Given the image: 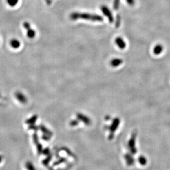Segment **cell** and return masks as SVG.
<instances>
[{
	"mask_svg": "<svg viewBox=\"0 0 170 170\" xmlns=\"http://www.w3.org/2000/svg\"><path fill=\"white\" fill-rule=\"evenodd\" d=\"M70 19L72 20H76L77 19H81L90 20L91 22H101L103 20V18L100 15L88 13H80L78 12H74L71 13Z\"/></svg>",
	"mask_w": 170,
	"mask_h": 170,
	"instance_id": "1",
	"label": "cell"
},
{
	"mask_svg": "<svg viewBox=\"0 0 170 170\" xmlns=\"http://www.w3.org/2000/svg\"><path fill=\"white\" fill-rule=\"evenodd\" d=\"M100 10L102 12V13L106 16V17L108 18L109 22L111 23H113L114 18L113 16L112 13L111 11V10L109 9V8L105 5H102L100 7Z\"/></svg>",
	"mask_w": 170,
	"mask_h": 170,
	"instance_id": "2",
	"label": "cell"
},
{
	"mask_svg": "<svg viewBox=\"0 0 170 170\" xmlns=\"http://www.w3.org/2000/svg\"><path fill=\"white\" fill-rule=\"evenodd\" d=\"M23 26L25 29L26 30L27 36L30 39L34 38L36 35V32L34 30L31 28L30 23L28 22H24Z\"/></svg>",
	"mask_w": 170,
	"mask_h": 170,
	"instance_id": "3",
	"label": "cell"
},
{
	"mask_svg": "<svg viewBox=\"0 0 170 170\" xmlns=\"http://www.w3.org/2000/svg\"><path fill=\"white\" fill-rule=\"evenodd\" d=\"M115 44L120 50H124L126 47V42L120 36H118L115 39Z\"/></svg>",
	"mask_w": 170,
	"mask_h": 170,
	"instance_id": "4",
	"label": "cell"
},
{
	"mask_svg": "<svg viewBox=\"0 0 170 170\" xmlns=\"http://www.w3.org/2000/svg\"><path fill=\"white\" fill-rule=\"evenodd\" d=\"M163 50H164L163 46L161 44H158L153 47V53L156 55H158L162 53Z\"/></svg>",
	"mask_w": 170,
	"mask_h": 170,
	"instance_id": "5",
	"label": "cell"
},
{
	"mask_svg": "<svg viewBox=\"0 0 170 170\" xmlns=\"http://www.w3.org/2000/svg\"><path fill=\"white\" fill-rule=\"evenodd\" d=\"M123 63V59L119 58H115V59H112L111 62L110 64L112 67H117L118 66L121 65Z\"/></svg>",
	"mask_w": 170,
	"mask_h": 170,
	"instance_id": "6",
	"label": "cell"
},
{
	"mask_svg": "<svg viewBox=\"0 0 170 170\" xmlns=\"http://www.w3.org/2000/svg\"><path fill=\"white\" fill-rule=\"evenodd\" d=\"M10 45L14 49H17L21 46V42L17 39H13L10 41Z\"/></svg>",
	"mask_w": 170,
	"mask_h": 170,
	"instance_id": "7",
	"label": "cell"
},
{
	"mask_svg": "<svg viewBox=\"0 0 170 170\" xmlns=\"http://www.w3.org/2000/svg\"><path fill=\"white\" fill-rule=\"evenodd\" d=\"M121 24V17L119 14H118L116 17V23H115V27L116 28H118Z\"/></svg>",
	"mask_w": 170,
	"mask_h": 170,
	"instance_id": "8",
	"label": "cell"
},
{
	"mask_svg": "<svg viewBox=\"0 0 170 170\" xmlns=\"http://www.w3.org/2000/svg\"><path fill=\"white\" fill-rule=\"evenodd\" d=\"M19 0H7V4L11 7H14L17 5Z\"/></svg>",
	"mask_w": 170,
	"mask_h": 170,
	"instance_id": "9",
	"label": "cell"
},
{
	"mask_svg": "<svg viewBox=\"0 0 170 170\" xmlns=\"http://www.w3.org/2000/svg\"><path fill=\"white\" fill-rule=\"evenodd\" d=\"M120 6V0H114L113 1V9L114 10H118Z\"/></svg>",
	"mask_w": 170,
	"mask_h": 170,
	"instance_id": "10",
	"label": "cell"
},
{
	"mask_svg": "<svg viewBox=\"0 0 170 170\" xmlns=\"http://www.w3.org/2000/svg\"><path fill=\"white\" fill-rule=\"evenodd\" d=\"M125 1L129 6H133L135 4V0H125Z\"/></svg>",
	"mask_w": 170,
	"mask_h": 170,
	"instance_id": "11",
	"label": "cell"
},
{
	"mask_svg": "<svg viewBox=\"0 0 170 170\" xmlns=\"http://www.w3.org/2000/svg\"><path fill=\"white\" fill-rule=\"evenodd\" d=\"M45 1H46L47 4L48 5H51V3H52V0H45Z\"/></svg>",
	"mask_w": 170,
	"mask_h": 170,
	"instance_id": "12",
	"label": "cell"
}]
</instances>
